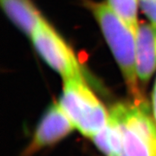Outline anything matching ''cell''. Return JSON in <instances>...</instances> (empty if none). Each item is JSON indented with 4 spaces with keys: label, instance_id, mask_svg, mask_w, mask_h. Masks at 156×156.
I'll list each match as a JSON object with an SVG mask.
<instances>
[{
    "label": "cell",
    "instance_id": "cell-6",
    "mask_svg": "<svg viewBox=\"0 0 156 156\" xmlns=\"http://www.w3.org/2000/svg\"><path fill=\"white\" fill-rule=\"evenodd\" d=\"M156 69V28L151 23L139 26L136 36V70L142 83L148 82Z\"/></svg>",
    "mask_w": 156,
    "mask_h": 156
},
{
    "label": "cell",
    "instance_id": "cell-12",
    "mask_svg": "<svg viewBox=\"0 0 156 156\" xmlns=\"http://www.w3.org/2000/svg\"><path fill=\"white\" fill-rule=\"evenodd\" d=\"M118 156H122V155H118Z\"/></svg>",
    "mask_w": 156,
    "mask_h": 156
},
{
    "label": "cell",
    "instance_id": "cell-3",
    "mask_svg": "<svg viewBox=\"0 0 156 156\" xmlns=\"http://www.w3.org/2000/svg\"><path fill=\"white\" fill-rule=\"evenodd\" d=\"M59 104L75 128L89 139L100 133L108 121L109 113L83 76L63 79Z\"/></svg>",
    "mask_w": 156,
    "mask_h": 156
},
{
    "label": "cell",
    "instance_id": "cell-5",
    "mask_svg": "<svg viewBox=\"0 0 156 156\" xmlns=\"http://www.w3.org/2000/svg\"><path fill=\"white\" fill-rule=\"evenodd\" d=\"M75 127L59 103L51 104L37 124L33 136L21 156H34L39 151L59 143Z\"/></svg>",
    "mask_w": 156,
    "mask_h": 156
},
{
    "label": "cell",
    "instance_id": "cell-4",
    "mask_svg": "<svg viewBox=\"0 0 156 156\" xmlns=\"http://www.w3.org/2000/svg\"><path fill=\"white\" fill-rule=\"evenodd\" d=\"M31 39L39 55L63 79L83 76L73 50L43 17L34 30Z\"/></svg>",
    "mask_w": 156,
    "mask_h": 156
},
{
    "label": "cell",
    "instance_id": "cell-11",
    "mask_svg": "<svg viewBox=\"0 0 156 156\" xmlns=\"http://www.w3.org/2000/svg\"><path fill=\"white\" fill-rule=\"evenodd\" d=\"M153 113H154V119L156 122V87H154V94H153Z\"/></svg>",
    "mask_w": 156,
    "mask_h": 156
},
{
    "label": "cell",
    "instance_id": "cell-1",
    "mask_svg": "<svg viewBox=\"0 0 156 156\" xmlns=\"http://www.w3.org/2000/svg\"><path fill=\"white\" fill-rule=\"evenodd\" d=\"M108 118L121 131L122 156H156V122L145 101L117 103Z\"/></svg>",
    "mask_w": 156,
    "mask_h": 156
},
{
    "label": "cell",
    "instance_id": "cell-2",
    "mask_svg": "<svg viewBox=\"0 0 156 156\" xmlns=\"http://www.w3.org/2000/svg\"><path fill=\"white\" fill-rule=\"evenodd\" d=\"M92 10L122 71L130 95L134 97V101H144L137 83L135 35L108 5L95 4L92 6Z\"/></svg>",
    "mask_w": 156,
    "mask_h": 156
},
{
    "label": "cell",
    "instance_id": "cell-10",
    "mask_svg": "<svg viewBox=\"0 0 156 156\" xmlns=\"http://www.w3.org/2000/svg\"><path fill=\"white\" fill-rule=\"evenodd\" d=\"M140 8L156 28V0H139Z\"/></svg>",
    "mask_w": 156,
    "mask_h": 156
},
{
    "label": "cell",
    "instance_id": "cell-8",
    "mask_svg": "<svg viewBox=\"0 0 156 156\" xmlns=\"http://www.w3.org/2000/svg\"><path fill=\"white\" fill-rule=\"evenodd\" d=\"M91 140L97 149L106 156L122 155L121 131L116 123L111 119L108 118L105 128Z\"/></svg>",
    "mask_w": 156,
    "mask_h": 156
},
{
    "label": "cell",
    "instance_id": "cell-13",
    "mask_svg": "<svg viewBox=\"0 0 156 156\" xmlns=\"http://www.w3.org/2000/svg\"><path fill=\"white\" fill-rule=\"evenodd\" d=\"M155 87H156V84H155Z\"/></svg>",
    "mask_w": 156,
    "mask_h": 156
},
{
    "label": "cell",
    "instance_id": "cell-7",
    "mask_svg": "<svg viewBox=\"0 0 156 156\" xmlns=\"http://www.w3.org/2000/svg\"><path fill=\"white\" fill-rule=\"evenodd\" d=\"M1 5L12 23L31 37L41 16L30 0H1Z\"/></svg>",
    "mask_w": 156,
    "mask_h": 156
},
{
    "label": "cell",
    "instance_id": "cell-9",
    "mask_svg": "<svg viewBox=\"0 0 156 156\" xmlns=\"http://www.w3.org/2000/svg\"><path fill=\"white\" fill-rule=\"evenodd\" d=\"M113 11L127 24L130 30L137 36V0H108Z\"/></svg>",
    "mask_w": 156,
    "mask_h": 156
}]
</instances>
